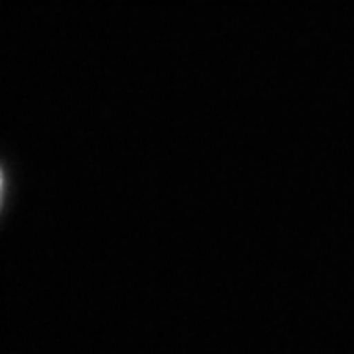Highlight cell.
I'll list each match as a JSON object with an SVG mask.
<instances>
[{
    "label": "cell",
    "mask_w": 354,
    "mask_h": 354,
    "mask_svg": "<svg viewBox=\"0 0 354 354\" xmlns=\"http://www.w3.org/2000/svg\"><path fill=\"white\" fill-rule=\"evenodd\" d=\"M0 195H2V174H0Z\"/></svg>",
    "instance_id": "1"
}]
</instances>
